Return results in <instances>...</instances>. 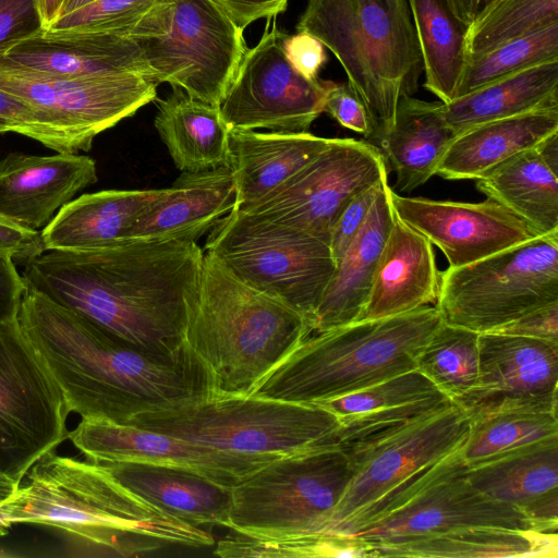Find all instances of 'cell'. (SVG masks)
<instances>
[{"label": "cell", "mask_w": 558, "mask_h": 558, "mask_svg": "<svg viewBox=\"0 0 558 558\" xmlns=\"http://www.w3.org/2000/svg\"><path fill=\"white\" fill-rule=\"evenodd\" d=\"M204 258L196 242L124 240L81 251L46 250L25 262V287L148 351L184 342Z\"/></svg>", "instance_id": "1"}, {"label": "cell", "mask_w": 558, "mask_h": 558, "mask_svg": "<svg viewBox=\"0 0 558 558\" xmlns=\"http://www.w3.org/2000/svg\"><path fill=\"white\" fill-rule=\"evenodd\" d=\"M17 320L70 413L82 418L124 425L142 412L217 396L209 368L185 341L166 352L130 345L27 287Z\"/></svg>", "instance_id": "2"}, {"label": "cell", "mask_w": 558, "mask_h": 558, "mask_svg": "<svg viewBox=\"0 0 558 558\" xmlns=\"http://www.w3.org/2000/svg\"><path fill=\"white\" fill-rule=\"evenodd\" d=\"M24 480L0 505V536L20 525L43 526L121 557L172 545L215 544L210 532L146 502L101 463L59 456L54 450L41 457Z\"/></svg>", "instance_id": "3"}, {"label": "cell", "mask_w": 558, "mask_h": 558, "mask_svg": "<svg viewBox=\"0 0 558 558\" xmlns=\"http://www.w3.org/2000/svg\"><path fill=\"white\" fill-rule=\"evenodd\" d=\"M298 312L240 281L204 252L184 341L209 368L217 396H246L306 337Z\"/></svg>", "instance_id": "4"}, {"label": "cell", "mask_w": 558, "mask_h": 558, "mask_svg": "<svg viewBox=\"0 0 558 558\" xmlns=\"http://www.w3.org/2000/svg\"><path fill=\"white\" fill-rule=\"evenodd\" d=\"M442 323L435 305L313 332L250 395L317 404L416 368V357Z\"/></svg>", "instance_id": "5"}, {"label": "cell", "mask_w": 558, "mask_h": 558, "mask_svg": "<svg viewBox=\"0 0 558 558\" xmlns=\"http://www.w3.org/2000/svg\"><path fill=\"white\" fill-rule=\"evenodd\" d=\"M342 65L369 118V143L393 126L401 97L413 96L424 72L408 0H307L296 23Z\"/></svg>", "instance_id": "6"}, {"label": "cell", "mask_w": 558, "mask_h": 558, "mask_svg": "<svg viewBox=\"0 0 558 558\" xmlns=\"http://www.w3.org/2000/svg\"><path fill=\"white\" fill-rule=\"evenodd\" d=\"M244 454L288 456L337 445L340 422L318 404L246 396H215L142 412L126 424Z\"/></svg>", "instance_id": "7"}, {"label": "cell", "mask_w": 558, "mask_h": 558, "mask_svg": "<svg viewBox=\"0 0 558 558\" xmlns=\"http://www.w3.org/2000/svg\"><path fill=\"white\" fill-rule=\"evenodd\" d=\"M204 248L244 284L301 314L313 329L336 269L327 241L233 208L209 231Z\"/></svg>", "instance_id": "8"}, {"label": "cell", "mask_w": 558, "mask_h": 558, "mask_svg": "<svg viewBox=\"0 0 558 558\" xmlns=\"http://www.w3.org/2000/svg\"><path fill=\"white\" fill-rule=\"evenodd\" d=\"M352 475L339 445L277 458L232 487L228 527L257 537L326 532Z\"/></svg>", "instance_id": "9"}, {"label": "cell", "mask_w": 558, "mask_h": 558, "mask_svg": "<svg viewBox=\"0 0 558 558\" xmlns=\"http://www.w3.org/2000/svg\"><path fill=\"white\" fill-rule=\"evenodd\" d=\"M130 38L153 81L217 107L247 49L213 0H157Z\"/></svg>", "instance_id": "10"}, {"label": "cell", "mask_w": 558, "mask_h": 558, "mask_svg": "<svg viewBox=\"0 0 558 558\" xmlns=\"http://www.w3.org/2000/svg\"><path fill=\"white\" fill-rule=\"evenodd\" d=\"M465 471L460 448L368 506L340 534L355 535L371 547L476 526L544 532L518 508L478 492Z\"/></svg>", "instance_id": "11"}, {"label": "cell", "mask_w": 558, "mask_h": 558, "mask_svg": "<svg viewBox=\"0 0 558 558\" xmlns=\"http://www.w3.org/2000/svg\"><path fill=\"white\" fill-rule=\"evenodd\" d=\"M558 303V232L440 271L436 307L441 320L493 332Z\"/></svg>", "instance_id": "12"}, {"label": "cell", "mask_w": 558, "mask_h": 558, "mask_svg": "<svg viewBox=\"0 0 558 558\" xmlns=\"http://www.w3.org/2000/svg\"><path fill=\"white\" fill-rule=\"evenodd\" d=\"M157 85L136 72L58 76L0 60V89L39 114L47 147L57 153L88 151L99 133L154 101Z\"/></svg>", "instance_id": "13"}, {"label": "cell", "mask_w": 558, "mask_h": 558, "mask_svg": "<svg viewBox=\"0 0 558 558\" xmlns=\"http://www.w3.org/2000/svg\"><path fill=\"white\" fill-rule=\"evenodd\" d=\"M470 420L452 400L428 412L339 445L350 458L352 478L326 532L340 534L364 509L418 471L460 449Z\"/></svg>", "instance_id": "14"}, {"label": "cell", "mask_w": 558, "mask_h": 558, "mask_svg": "<svg viewBox=\"0 0 558 558\" xmlns=\"http://www.w3.org/2000/svg\"><path fill=\"white\" fill-rule=\"evenodd\" d=\"M62 389L16 318L0 320V471L21 484L69 437Z\"/></svg>", "instance_id": "15"}, {"label": "cell", "mask_w": 558, "mask_h": 558, "mask_svg": "<svg viewBox=\"0 0 558 558\" xmlns=\"http://www.w3.org/2000/svg\"><path fill=\"white\" fill-rule=\"evenodd\" d=\"M387 170L381 151L372 143L330 138L322 151L283 183L235 208L329 243L332 226L345 206L387 180Z\"/></svg>", "instance_id": "16"}, {"label": "cell", "mask_w": 558, "mask_h": 558, "mask_svg": "<svg viewBox=\"0 0 558 558\" xmlns=\"http://www.w3.org/2000/svg\"><path fill=\"white\" fill-rule=\"evenodd\" d=\"M288 33L268 19L258 43L247 48L218 108L233 130L308 132L324 112L332 81L307 80L284 52Z\"/></svg>", "instance_id": "17"}, {"label": "cell", "mask_w": 558, "mask_h": 558, "mask_svg": "<svg viewBox=\"0 0 558 558\" xmlns=\"http://www.w3.org/2000/svg\"><path fill=\"white\" fill-rule=\"evenodd\" d=\"M478 356L477 385L452 400L469 420L509 411L557 413L558 343L484 332Z\"/></svg>", "instance_id": "18"}, {"label": "cell", "mask_w": 558, "mask_h": 558, "mask_svg": "<svg viewBox=\"0 0 558 558\" xmlns=\"http://www.w3.org/2000/svg\"><path fill=\"white\" fill-rule=\"evenodd\" d=\"M96 463L142 462L189 469L233 487L279 456L244 454L106 420L82 418L69 437Z\"/></svg>", "instance_id": "19"}, {"label": "cell", "mask_w": 558, "mask_h": 558, "mask_svg": "<svg viewBox=\"0 0 558 558\" xmlns=\"http://www.w3.org/2000/svg\"><path fill=\"white\" fill-rule=\"evenodd\" d=\"M396 215L436 245L457 268L533 240L537 230L498 202L435 201L390 190Z\"/></svg>", "instance_id": "20"}, {"label": "cell", "mask_w": 558, "mask_h": 558, "mask_svg": "<svg viewBox=\"0 0 558 558\" xmlns=\"http://www.w3.org/2000/svg\"><path fill=\"white\" fill-rule=\"evenodd\" d=\"M95 182L96 162L86 155L8 154L0 159V216L39 231L80 191Z\"/></svg>", "instance_id": "21"}, {"label": "cell", "mask_w": 558, "mask_h": 558, "mask_svg": "<svg viewBox=\"0 0 558 558\" xmlns=\"http://www.w3.org/2000/svg\"><path fill=\"white\" fill-rule=\"evenodd\" d=\"M236 206L228 166L182 172L132 222L125 240L196 242Z\"/></svg>", "instance_id": "22"}, {"label": "cell", "mask_w": 558, "mask_h": 558, "mask_svg": "<svg viewBox=\"0 0 558 558\" xmlns=\"http://www.w3.org/2000/svg\"><path fill=\"white\" fill-rule=\"evenodd\" d=\"M485 496L524 512L544 532L558 531V435L466 466Z\"/></svg>", "instance_id": "23"}, {"label": "cell", "mask_w": 558, "mask_h": 558, "mask_svg": "<svg viewBox=\"0 0 558 558\" xmlns=\"http://www.w3.org/2000/svg\"><path fill=\"white\" fill-rule=\"evenodd\" d=\"M439 284L440 271L433 244L395 215L368 296L356 320L386 318L436 305Z\"/></svg>", "instance_id": "24"}, {"label": "cell", "mask_w": 558, "mask_h": 558, "mask_svg": "<svg viewBox=\"0 0 558 558\" xmlns=\"http://www.w3.org/2000/svg\"><path fill=\"white\" fill-rule=\"evenodd\" d=\"M101 464L122 486L155 508L197 527H228L232 487L180 466L142 462Z\"/></svg>", "instance_id": "25"}, {"label": "cell", "mask_w": 558, "mask_h": 558, "mask_svg": "<svg viewBox=\"0 0 558 558\" xmlns=\"http://www.w3.org/2000/svg\"><path fill=\"white\" fill-rule=\"evenodd\" d=\"M0 60L13 66L58 76L136 72L150 78L137 44L114 34H53L44 31L7 50Z\"/></svg>", "instance_id": "26"}, {"label": "cell", "mask_w": 558, "mask_h": 558, "mask_svg": "<svg viewBox=\"0 0 558 558\" xmlns=\"http://www.w3.org/2000/svg\"><path fill=\"white\" fill-rule=\"evenodd\" d=\"M390 190L388 181H385L363 228L337 262L315 312L313 332L329 330L357 319L395 220Z\"/></svg>", "instance_id": "27"}, {"label": "cell", "mask_w": 558, "mask_h": 558, "mask_svg": "<svg viewBox=\"0 0 558 558\" xmlns=\"http://www.w3.org/2000/svg\"><path fill=\"white\" fill-rule=\"evenodd\" d=\"M450 400L415 368L317 404L339 420L337 445H344Z\"/></svg>", "instance_id": "28"}, {"label": "cell", "mask_w": 558, "mask_h": 558, "mask_svg": "<svg viewBox=\"0 0 558 558\" xmlns=\"http://www.w3.org/2000/svg\"><path fill=\"white\" fill-rule=\"evenodd\" d=\"M329 141L310 132L230 129L228 167L236 190L235 207L276 189L322 151Z\"/></svg>", "instance_id": "29"}, {"label": "cell", "mask_w": 558, "mask_h": 558, "mask_svg": "<svg viewBox=\"0 0 558 558\" xmlns=\"http://www.w3.org/2000/svg\"><path fill=\"white\" fill-rule=\"evenodd\" d=\"M558 132V107L485 122L458 134L436 174L446 180H477L498 165Z\"/></svg>", "instance_id": "30"}, {"label": "cell", "mask_w": 558, "mask_h": 558, "mask_svg": "<svg viewBox=\"0 0 558 558\" xmlns=\"http://www.w3.org/2000/svg\"><path fill=\"white\" fill-rule=\"evenodd\" d=\"M456 136L442 101L401 97L393 126L376 145L396 174L392 191L410 193L426 183Z\"/></svg>", "instance_id": "31"}, {"label": "cell", "mask_w": 558, "mask_h": 558, "mask_svg": "<svg viewBox=\"0 0 558 558\" xmlns=\"http://www.w3.org/2000/svg\"><path fill=\"white\" fill-rule=\"evenodd\" d=\"M161 192L104 190L73 198L40 231L44 246L81 251L124 241L132 222Z\"/></svg>", "instance_id": "32"}, {"label": "cell", "mask_w": 558, "mask_h": 558, "mask_svg": "<svg viewBox=\"0 0 558 558\" xmlns=\"http://www.w3.org/2000/svg\"><path fill=\"white\" fill-rule=\"evenodd\" d=\"M154 125L180 171L228 166L230 128L217 106L172 87L166 98L158 100Z\"/></svg>", "instance_id": "33"}, {"label": "cell", "mask_w": 558, "mask_h": 558, "mask_svg": "<svg viewBox=\"0 0 558 558\" xmlns=\"http://www.w3.org/2000/svg\"><path fill=\"white\" fill-rule=\"evenodd\" d=\"M557 533L476 526L371 546L372 557H557Z\"/></svg>", "instance_id": "34"}, {"label": "cell", "mask_w": 558, "mask_h": 558, "mask_svg": "<svg viewBox=\"0 0 558 558\" xmlns=\"http://www.w3.org/2000/svg\"><path fill=\"white\" fill-rule=\"evenodd\" d=\"M550 107H558V60L527 68L457 97L444 104V113L458 135L485 122Z\"/></svg>", "instance_id": "35"}, {"label": "cell", "mask_w": 558, "mask_h": 558, "mask_svg": "<svg viewBox=\"0 0 558 558\" xmlns=\"http://www.w3.org/2000/svg\"><path fill=\"white\" fill-rule=\"evenodd\" d=\"M537 145L477 179L476 187L541 234H549L558 232V171L546 162Z\"/></svg>", "instance_id": "36"}, {"label": "cell", "mask_w": 558, "mask_h": 558, "mask_svg": "<svg viewBox=\"0 0 558 558\" xmlns=\"http://www.w3.org/2000/svg\"><path fill=\"white\" fill-rule=\"evenodd\" d=\"M418 39L424 87L444 104L456 98L468 61L469 25L451 9L448 0H408Z\"/></svg>", "instance_id": "37"}, {"label": "cell", "mask_w": 558, "mask_h": 558, "mask_svg": "<svg viewBox=\"0 0 558 558\" xmlns=\"http://www.w3.org/2000/svg\"><path fill=\"white\" fill-rule=\"evenodd\" d=\"M478 335L442 322L418 353L416 369L451 400L462 397L477 385Z\"/></svg>", "instance_id": "38"}, {"label": "cell", "mask_w": 558, "mask_h": 558, "mask_svg": "<svg viewBox=\"0 0 558 558\" xmlns=\"http://www.w3.org/2000/svg\"><path fill=\"white\" fill-rule=\"evenodd\" d=\"M558 435L557 413L499 412L470 420L461 447L466 466H474L525 445Z\"/></svg>", "instance_id": "39"}, {"label": "cell", "mask_w": 558, "mask_h": 558, "mask_svg": "<svg viewBox=\"0 0 558 558\" xmlns=\"http://www.w3.org/2000/svg\"><path fill=\"white\" fill-rule=\"evenodd\" d=\"M222 558L372 557L368 544L355 535L314 533L286 537H257L233 532L217 542Z\"/></svg>", "instance_id": "40"}, {"label": "cell", "mask_w": 558, "mask_h": 558, "mask_svg": "<svg viewBox=\"0 0 558 558\" xmlns=\"http://www.w3.org/2000/svg\"><path fill=\"white\" fill-rule=\"evenodd\" d=\"M558 60V23L468 58L457 97L539 63Z\"/></svg>", "instance_id": "41"}, {"label": "cell", "mask_w": 558, "mask_h": 558, "mask_svg": "<svg viewBox=\"0 0 558 558\" xmlns=\"http://www.w3.org/2000/svg\"><path fill=\"white\" fill-rule=\"evenodd\" d=\"M558 23V0H496L469 26L468 58Z\"/></svg>", "instance_id": "42"}, {"label": "cell", "mask_w": 558, "mask_h": 558, "mask_svg": "<svg viewBox=\"0 0 558 558\" xmlns=\"http://www.w3.org/2000/svg\"><path fill=\"white\" fill-rule=\"evenodd\" d=\"M157 0H95L62 14L47 32L129 37Z\"/></svg>", "instance_id": "43"}, {"label": "cell", "mask_w": 558, "mask_h": 558, "mask_svg": "<svg viewBox=\"0 0 558 558\" xmlns=\"http://www.w3.org/2000/svg\"><path fill=\"white\" fill-rule=\"evenodd\" d=\"M44 31L37 0H0V56Z\"/></svg>", "instance_id": "44"}, {"label": "cell", "mask_w": 558, "mask_h": 558, "mask_svg": "<svg viewBox=\"0 0 558 558\" xmlns=\"http://www.w3.org/2000/svg\"><path fill=\"white\" fill-rule=\"evenodd\" d=\"M384 180L355 196L342 210L332 226L329 246L337 262L363 228Z\"/></svg>", "instance_id": "45"}, {"label": "cell", "mask_w": 558, "mask_h": 558, "mask_svg": "<svg viewBox=\"0 0 558 558\" xmlns=\"http://www.w3.org/2000/svg\"><path fill=\"white\" fill-rule=\"evenodd\" d=\"M324 112L343 128L366 137L371 135L372 128L366 109L348 83L331 82L325 97Z\"/></svg>", "instance_id": "46"}, {"label": "cell", "mask_w": 558, "mask_h": 558, "mask_svg": "<svg viewBox=\"0 0 558 558\" xmlns=\"http://www.w3.org/2000/svg\"><path fill=\"white\" fill-rule=\"evenodd\" d=\"M14 132L47 147L48 138L39 114L27 104L0 89V134Z\"/></svg>", "instance_id": "47"}, {"label": "cell", "mask_w": 558, "mask_h": 558, "mask_svg": "<svg viewBox=\"0 0 558 558\" xmlns=\"http://www.w3.org/2000/svg\"><path fill=\"white\" fill-rule=\"evenodd\" d=\"M284 52L291 65L305 78L317 80L327 61L325 46L311 34L299 31L284 39Z\"/></svg>", "instance_id": "48"}, {"label": "cell", "mask_w": 558, "mask_h": 558, "mask_svg": "<svg viewBox=\"0 0 558 558\" xmlns=\"http://www.w3.org/2000/svg\"><path fill=\"white\" fill-rule=\"evenodd\" d=\"M558 343V303L535 310L497 331Z\"/></svg>", "instance_id": "49"}, {"label": "cell", "mask_w": 558, "mask_h": 558, "mask_svg": "<svg viewBox=\"0 0 558 558\" xmlns=\"http://www.w3.org/2000/svg\"><path fill=\"white\" fill-rule=\"evenodd\" d=\"M45 251L40 231L23 228L0 216V253L25 263Z\"/></svg>", "instance_id": "50"}, {"label": "cell", "mask_w": 558, "mask_h": 558, "mask_svg": "<svg viewBox=\"0 0 558 558\" xmlns=\"http://www.w3.org/2000/svg\"><path fill=\"white\" fill-rule=\"evenodd\" d=\"M242 31L260 19H274L287 10L289 0H213Z\"/></svg>", "instance_id": "51"}, {"label": "cell", "mask_w": 558, "mask_h": 558, "mask_svg": "<svg viewBox=\"0 0 558 558\" xmlns=\"http://www.w3.org/2000/svg\"><path fill=\"white\" fill-rule=\"evenodd\" d=\"M24 290L25 282L13 258L0 253V320L17 317Z\"/></svg>", "instance_id": "52"}, {"label": "cell", "mask_w": 558, "mask_h": 558, "mask_svg": "<svg viewBox=\"0 0 558 558\" xmlns=\"http://www.w3.org/2000/svg\"><path fill=\"white\" fill-rule=\"evenodd\" d=\"M68 1L69 0H37L45 31L63 14Z\"/></svg>", "instance_id": "53"}, {"label": "cell", "mask_w": 558, "mask_h": 558, "mask_svg": "<svg viewBox=\"0 0 558 558\" xmlns=\"http://www.w3.org/2000/svg\"><path fill=\"white\" fill-rule=\"evenodd\" d=\"M456 15L466 25L473 22V0H448Z\"/></svg>", "instance_id": "54"}, {"label": "cell", "mask_w": 558, "mask_h": 558, "mask_svg": "<svg viewBox=\"0 0 558 558\" xmlns=\"http://www.w3.org/2000/svg\"><path fill=\"white\" fill-rule=\"evenodd\" d=\"M20 484L0 471V505L7 501L16 492Z\"/></svg>", "instance_id": "55"}, {"label": "cell", "mask_w": 558, "mask_h": 558, "mask_svg": "<svg viewBox=\"0 0 558 558\" xmlns=\"http://www.w3.org/2000/svg\"><path fill=\"white\" fill-rule=\"evenodd\" d=\"M496 0H473V21Z\"/></svg>", "instance_id": "56"}, {"label": "cell", "mask_w": 558, "mask_h": 558, "mask_svg": "<svg viewBox=\"0 0 558 558\" xmlns=\"http://www.w3.org/2000/svg\"><path fill=\"white\" fill-rule=\"evenodd\" d=\"M92 1H95V0H69L63 14L69 11L75 10L82 5H85Z\"/></svg>", "instance_id": "57"}]
</instances>
